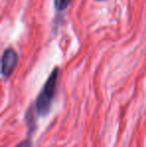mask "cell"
Wrapping results in <instances>:
<instances>
[{
  "mask_svg": "<svg viewBox=\"0 0 146 147\" xmlns=\"http://www.w3.org/2000/svg\"><path fill=\"white\" fill-rule=\"evenodd\" d=\"M16 147H31V142H30V140H25V141L18 144Z\"/></svg>",
  "mask_w": 146,
  "mask_h": 147,
  "instance_id": "cell-4",
  "label": "cell"
},
{
  "mask_svg": "<svg viewBox=\"0 0 146 147\" xmlns=\"http://www.w3.org/2000/svg\"><path fill=\"white\" fill-rule=\"evenodd\" d=\"M96 1H104V0H96Z\"/></svg>",
  "mask_w": 146,
  "mask_h": 147,
  "instance_id": "cell-5",
  "label": "cell"
},
{
  "mask_svg": "<svg viewBox=\"0 0 146 147\" xmlns=\"http://www.w3.org/2000/svg\"><path fill=\"white\" fill-rule=\"evenodd\" d=\"M17 53L12 47L7 48L3 52L1 59V72L5 78L9 77L17 64Z\"/></svg>",
  "mask_w": 146,
  "mask_h": 147,
  "instance_id": "cell-2",
  "label": "cell"
},
{
  "mask_svg": "<svg viewBox=\"0 0 146 147\" xmlns=\"http://www.w3.org/2000/svg\"><path fill=\"white\" fill-rule=\"evenodd\" d=\"M70 2L71 0H54L53 3H54V7L57 11H63L68 7Z\"/></svg>",
  "mask_w": 146,
  "mask_h": 147,
  "instance_id": "cell-3",
  "label": "cell"
},
{
  "mask_svg": "<svg viewBox=\"0 0 146 147\" xmlns=\"http://www.w3.org/2000/svg\"><path fill=\"white\" fill-rule=\"evenodd\" d=\"M58 67L54 68L53 71L51 72L50 76L46 80L44 86L42 88V91L39 94L38 98L36 101V109L39 115H46L49 112L52 103L53 97L55 94V89L57 85V80H58Z\"/></svg>",
  "mask_w": 146,
  "mask_h": 147,
  "instance_id": "cell-1",
  "label": "cell"
}]
</instances>
